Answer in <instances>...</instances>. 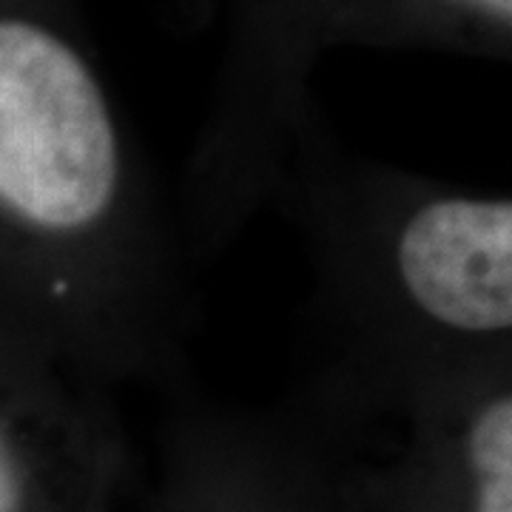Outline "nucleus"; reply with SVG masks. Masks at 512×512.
Masks as SVG:
<instances>
[{
  "instance_id": "obj_2",
  "label": "nucleus",
  "mask_w": 512,
  "mask_h": 512,
  "mask_svg": "<svg viewBox=\"0 0 512 512\" xmlns=\"http://www.w3.org/2000/svg\"><path fill=\"white\" fill-rule=\"evenodd\" d=\"M274 205L311 256V416L373 427L512 370L510 194L353 157L308 120Z\"/></svg>"
},
{
  "instance_id": "obj_3",
  "label": "nucleus",
  "mask_w": 512,
  "mask_h": 512,
  "mask_svg": "<svg viewBox=\"0 0 512 512\" xmlns=\"http://www.w3.org/2000/svg\"><path fill=\"white\" fill-rule=\"evenodd\" d=\"M114 396L0 316V512H100L123 467Z\"/></svg>"
},
{
  "instance_id": "obj_4",
  "label": "nucleus",
  "mask_w": 512,
  "mask_h": 512,
  "mask_svg": "<svg viewBox=\"0 0 512 512\" xmlns=\"http://www.w3.org/2000/svg\"><path fill=\"white\" fill-rule=\"evenodd\" d=\"M512 0H325V40H427L464 49H507Z\"/></svg>"
},
{
  "instance_id": "obj_1",
  "label": "nucleus",
  "mask_w": 512,
  "mask_h": 512,
  "mask_svg": "<svg viewBox=\"0 0 512 512\" xmlns=\"http://www.w3.org/2000/svg\"><path fill=\"white\" fill-rule=\"evenodd\" d=\"M188 259L63 0H0V316L111 396L174 382Z\"/></svg>"
}]
</instances>
